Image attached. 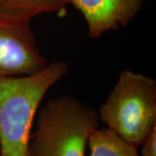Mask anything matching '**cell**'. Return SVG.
<instances>
[{
  "label": "cell",
  "mask_w": 156,
  "mask_h": 156,
  "mask_svg": "<svg viewBox=\"0 0 156 156\" xmlns=\"http://www.w3.org/2000/svg\"><path fill=\"white\" fill-rule=\"evenodd\" d=\"M140 156H156V126L152 128L141 145Z\"/></svg>",
  "instance_id": "obj_8"
},
{
  "label": "cell",
  "mask_w": 156,
  "mask_h": 156,
  "mask_svg": "<svg viewBox=\"0 0 156 156\" xmlns=\"http://www.w3.org/2000/svg\"><path fill=\"white\" fill-rule=\"evenodd\" d=\"M69 0H0V13L31 21L33 17L50 12H61Z\"/></svg>",
  "instance_id": "obj_6"
},
{
  "label": "cell",
  "mask_w": 156,
  "mask_h": 156,
  "mask_svg": "<svg viewBox=\"0 0 156 156\" xmlns=\"http://www.w3.org/2000/svg\"><path fill=\"white\" fill-rule=\"evenodd\" d=\"M98 115L107 128L139 148L156 126V82L141 73L123 70Z\"/></svg>",
  "instance_id": "obj_3"
},
{
  "label": "cell",
  "mask_w": 156,
  "mask_h": 156,
  "mask_svg": "<svg viewBox=\"0 0 156 156\" xmlns=\"http://www.w3.org/2000/svg\"><path fill=\"white\" fill-rule=\"evenodd\" d=\"M145 0H69L83 16L89 36L99 38L104 33L126 27L138 15Z\"/></svg>",
  "instance_id": "obj_5"
},
{
  "label": "cell",
  "mask_w": 156,
  "mask_h": 156,
  "mask_svg": "<svg viewBox=\"0 0 156 156\" xmlns=\"http://www.w3.org/2000/svg\"><path fill=\"white\" fill-rule=\"evenodd\" d=\"M68 71L65 62H53L32 75L0 76V156H27L39 106Z\"/></svg>",
  "instance_id": "obj_1"
},
{
  "label": "cell",
  "mask_w": 156,
  "mask_h": 156,
  "mask_svg": "<svg viewBox=\"0 0 156 156\" xmlns=\"http://www.w3.org/2000/svg\"><path fill=\"white\" fill-rule=\"evenodd\" d=\"M99 123L98 113L76 98H52L39 110L27 156H85L89 136Z\"/></svg>",
  "instance_id": "obj_2"
},
{
  "label": "cell",
  "mask_w": 156,
  "mask_h": 156,
  "mask_svg": "<svg viewBox=\"0 0 156 156\" xmlns=\"http://www.w3.org/2000/svg\"><path fill=\"white\" fill-rule=\"evenodd\" d=\"M48 62L39 50L30 21L0 13V76H23Z\"/></svg>",
  "instance_id": "obj_4"
},
{
  "label": "cell",
  "mask_w": 156,
  "mask_h": 156,
  "mask_svg": "<svg viewBox=\"0 0 156 156\" xmlns=\"http://www.w3.org/2000/svg\"><path fill=\"white\" fill-rule=\"evenodd\" d=\"M90 156H140L138 148L108 128H96L88 141Z\"/></svg>",
  "instance_id": "obj_7"
}]
</instances>
